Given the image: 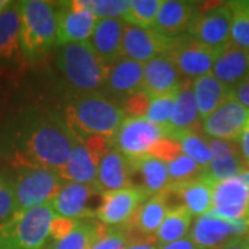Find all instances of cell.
<instances>
[{
	"mask_svg": "<svg viewBox=\"0 0 249 249\" xmlns=\"http://www.w3.org/2000/svg\"><path fill=\"white\" fill-rule=\"evenodd\" d=\"M75 142L64 119L46 111H31L22 116L14 133L13 165L60 172L70 160Z\"/></svg>",
	"mask_w": 249,
	"mask_h": 249,
	"instance_id": "6da1fadb",
	"label": "cell"
},
{
	"mask_svg": "<svg viewBox=\"0 0 249 249\" xmlns=\"http://www.w3.org/2000/svg\"><path fill=\"white\" fill-rule=\"evenodd\" d=\"M126 119L124 108L116 100L103 93H80L65 107L64 121L76 140L88 136H106L114 139Z\"/></svg>",
	"mask_w": 249,
	"mask_h": 249,
	"instance_id": "7a4b0ae2",
	"label": "cell"
},
{
	"mask_svg": "<svg viewBox=\"0 0 249 249\" xmlns=\"http://www.w3.org/2000/svg\"><path fill=\"white\" fill-rule=\"evenodd\" d=\"M21 50L29 61H36L57 45V4L27 0L21 1Z\"/></svg>",
	"mask_w": 249,
	"mask_h": 249,
	"instance_id": "3957f363",
	"label": "cell"
},
{
	"mask_svg": "<svg viewBox=\"0 0 249 249\" xmlns=\"http://www.w3.org/2000/svg\"><path fill=\"white\" fill-rule=\"evenodd\" d=\"M54 216L52 202L17 211L0 224V249H43Z\"/></svg>",
	"mask_w": 249,
	"mask_h": 249,
	"instance_id": "277c9868",
	"label": "cell"
},
{
	"mask_svg": "<svg viewBox=\"0 0 249 249\" xmlns=\"http://www.w3.org/2000/svg\"><path fill=\"white\" fill-rule=\"evenodd\" d=\"M57 64L67 82L80 93H93L104 88L108 68L89 42L61 46Z\"/></svg>",
	"mask_w": 249,
	"mask_h": 249,
	"instance_id": "5b68a950",
	"label": "cell"
},
{
	"mask_svg": "<svg viewBox=\"0 0 249 249\" xmlns=\"http://www.w3.org/2000/svg\"><path fill=\"white\" fill-rule=\"evenodd\" d=\"M9 180L14 190L17 211L52 202L65 183L58 170L31 165H13Z\"/></svg>",
	"mask_w": 249,
	"mask_h": 249,
	"instance_id": "8992f818",
	"label": "cell"
},
{
	"mask_svg": "<svg viewBox=\"0 0 249 249\" xmlns=\"http://www.w3.org/2000/svg\"><path fill=\"white\" fill-rule=\"evenodd\" d=\"M220 53L222 50L212 49L184 34L173 37V43L166 55L175 62L181 75L198 79L212 72Z\"/></svg>",
	"mask_w": 249,
	"mask_h": 249,
	"instance_id": "52a82bcc",
	"label": "cell"
},
{
	"mask_svg": "<svg viewBox=\"0 0 249 249\" xmlns=\"http://www.w3.org/2000/svg\"><path fill=\"white\" fill-rule=\"evenodd\" d=\"M232 11L230 1L219 3L205 11H198L188 28V35L216 50L229 45L231 34Z\"/></svg>",
	"mask_w": 249,
	"mask_h": 249,
	"instance_id": "ba28073f",
	"label": "cell"
},
{
	"mask_svg": "<svg viewBox=\"0 0 249 249\" xmlns=\"http://www.w3.org/2000/svg\"><path fill=\"white\" fill-rule=\"evenodd\" d=\"M165 129L148 122L145 118L126 116L112 139V147L127 158L147 155L152 145L165 137Z\"/></svg>",
	"mask_w": 249,
	"mask_h": 249,
	"instance_id": "9c48e42d",
	"label": "cell"
},
{
	"mask_svg": "<svg viewBox=\"0 0 249 249\" xmlns=\"http://www.w3.org/2000/svg\"><path fill=\"white\" fill-rule=\"evenodd\" d=\"M150 196H151L140 186L127 187L112 193H103L101 205L96 217L106 226L124 227Z\"/></svg>",
	"mask_w": 249,
	"mask_h": 249,
	"instance_id": "30bf717a",
	"label": "cell"
},
{
	"mask_svg": "<svg viewBox=\"0 0 249 249\" xmlns=\"http://www.w3.org/2000/svg\"><path fill=\"white\" fill-rule=\"evenodd\" d=\"M97 21L78 0L57 3V45L89 42Z\"/></svg>",
	"mask_w": 249,
	"mask_h": 249,
	"instance_id": "8fae6325",
	"label": "cell"
},
{
	"mask_svg": "<svg viewBox=\"0 0 249 249\" xmlns=\"http://www.w3.org/2000/svg\"><path fill=\"white\" fill-rule=\"evenodd\" d=\"M172 43L173 37L160 35L152 28H139L126 24L122 42V55L145 64L158 55L168 54Z\"/></svg>",
	"mask_w": 249,
	"mask_h": 249,
	"instance_id": "7c38bea8",
	"label": "cell"
},
{
	"mask_svg": "<svg viewBox=\"0 0 249 249\" xmlns=\"http://www.w3.org/2000/svg\"><path fill=\"white\" fill-rule=\"evenodd\" d=\"M248 121L249 108L231 98L205 119L202 132L211 139L237 142Z\"/></svg>",
	"mask_w": 249,
	"mask_h": 249,
	"instance_id": "4fadbf2b",
	"label": "cell"
},
{
	"mask_svg": "<svg viewBox=\"0 0 249 249\" xmlns=\"http://www.w3.org/2000/svg\"><path fill=\"white\" fill-rule=\"evenodd\" d=\"M98 194L101 196L97 187L80 184L75 181H65L58 194L52 201L54 213L73 220L96 217V211L91 209L90 201Z\"/></svg>",
	"mask_w": 249,
	"mask_h": 249,
	"instance_id": "5bb4252c",
	"label": "cell"
},
{
	"mask_svg": "<svg viewBox=\"0 0 249 249\" xmlns=\"http://www.w3.org/2000/svg\"><path fill=\"white\" fill-rule=\"evenodd\" d=\"M249 209V191L238 178L216 183L211 213L231 222L244 217Z\"/></svg>",
	"mask_w": 249,
	"mask_h": 249,
	"instance_id": "9a60e30c",
	"label": "cell"
},
{
	"mask_svg": "<svg viewBox=\"0 0 249 249\" xmlns=\"http://www.w3.org/2000/svg\"><path fill=\"white\" fill-rule=\"evenodd\" d=\"M126 22L122 18L98 19L94 32L89 39L90 47L103 64L109 68L122 55V42Z\"/></svg>",
	"mask_w": 249,
	"mask_h": 249,
	"instance_id": "2e32d148",
	"label": "cell"
},
{
	"mask_svg": "<svg viewBox=\"0 0 249 249\" xmlns=\"http://www.w3.org/2000/svg\"><path fill=\"white\" fill-rule=\"evenodd\" d=\"M184 80L175 62L166 54L158 55L144 64V83L142 89L151 97L165 96L181 88Z\"/></svg>",
	"mask_w": 249,
	"mask_h": 249,
	"instance_id": "e0dca14e",
	"label": "cell"
},
{
	"mask_svg": "<svg viewBox=\"0 0 249 249\" xmlns=\"http://www.w3.org/2000/svg\"><path fill=\"white\" fill-rule=\"evenodd\" d=\"M144 83V64L121 57L108 68L104 88L109 97H129L142 89Z\"/></svg>",
	"mask_w": 249,
	"mask_h": 249,
	"instance_id": "ac0fdd59",
	"label": "cell"
},
{
	"mask_svg": "<svg viewBox=\"0 0 249 249\" xmlns=\"http://www.w3.org/2000/svg\"><path fill=\"white\" fill-rule=\"evenodd\" d=\"M130 160L111 147L97 166V188L100 193H112L132 187Z\"/></svg>",
	"mask_w": 249,
	"mask_h": 249,
	"instance_id": "d6986e66",
	"label": "cell"
},
{
	"mask_svg": "<svg viewBox=\"0 0 249 249\" xmlns=\"http://www.w3.org/2000/svg\"><path fill=\"white\" fill-rule=\"evenodd\" d=\"M196 10L198 7L191 1L163 0L152 29L168 37L184 35L196 17Z\"/></svg>",
	"mask_w": 249,
	"mask_h": 249,
	"instance_id": "ffe728a7",
	"label": "cell"
},
{
	"mask_svg": "<svg viewBox=\"0 0 249 249\" xmlns=\"http://www.w3.org/2000/svg\"><path fill=\"white\" fill-rule=\"evenodd\" d=\"M216 183L205 173L201 176L186 181L183 184L168 186L166 193H175L181 196L184 206L193 216H202L211 212L213 204V190Z\"/></svg>",
	"mask_w": 249,
	"mask_h": 249,
	"instance_id": "44dd1931",
	"label": "cell"
},
{
	"mask_svg": "<svg viewBox=\"0 0 249 249\" xmlns=\"http://www.w3.org/2000/svg\"><path fill=\"white\" fill-rule=\"evenodd\" d=\"M211 73L231 89L238 86L249 79V52L230 42L217 57Z\"/></svg>",
	"mask_w": 249,
	"mask_h": 249,
	"instance_id": "7402d4cb",
	"label": "cell"
},
{
	"mask_svg": "<svg viewBox=\"0 0 249 249\" xmlns=\"http://www.w3.org/2000/svg\"><path fill=\"white\" fill-rule=\"evenodd\" d=\"M201 118L196 107V97H194V90H193V82L187 80L183 82L181 89L178 91L173 112L170 116L169 124L165 127L166 136H172L180 132H198L201 127Z\"/></svg>",
	"mask_w": 249,
	"mask_h": 249,
	"instance_id": "603a6c76",
	"label": "cell"
},
{
	"mask_svg": "<svg viewBox=\"0 0 249 249\" xmlns=\"http://www.w3.org/2000/svg\"><path fill=\"white\" fill-rule=\"evenodd\" d=\"M188 237L201 249H219L232 238L231 224L208 212L196 217Z\"/></svg>",
	"mask_w": 249,
	"mask_h": 249,
	"instance_id": "cb8c5ba5",
	"label": "cell"
},
{
	"mask_svg": "<svg viewBox=\"0 0 249 249\" xmlns=\"http://www.w3.org/2000/svg\"><path fill=\"white\" fill-rule=\"evenodd\" d=\"M168 193L163 191L160 194L150 196L144 204L139 208L132 220L124 226V229H132L142 237H151L158 231L165 216L168 213Z\"/></svg>",
	"mask_w": 249,
	"mask_h": 249,
	"instance_id": "d4e9b609",
	"label": "cell"
},
{
	"mask_svg": "<svg viewBox=\"0 0 249 249\" xmlns=\"http://www.w3.org/2000/svg\"><path fill=\"white\" fill-rule=\"evenodd\" d=\"M193 90H194V97H196L199 118L202 121H205L226 101L231 100V88L223 85L212 73H208L198 79H194Z\"/></svg>",
	"mask_w": 249,
	"mask_h": 249,
	"instance_id": "484cf974",
	"label": "cell"
},
{
	"mask_svg": "<svg viewBox=\"0 0 249 249\" xmlns=\"http://www.w3.org/2000/svg\"><path fill=\"white\" fill-rule=\"evenodd\" d=\"M132 173L137 172L142 176V187L150 194L155 196L163 193L169 186V170L168 163L163 160L152 157L150 154L137 157V158H129Z\"/></svg>",
	"mask_w": 249,
	"mask_h": 249,
	"instance_id": "4316f807",
	"label": "cell"
},
{
	"mask_svg": "<svg viewBox=\"0 0 249 249\" xmlns=\"http://www.w3.org/2000/svg\"><path fill=\"white\" fill-rule=\"evenodd\" d=\"M21 1H10L0 13V58H13L21 50Z\"/></svg>",
	"mask_w": 249,
	"mask_h": 249,
	"instance_id": "83f0119b",
	"label": "cell"
},
{
	"mask_svg": "<svg viewBox=\"0 0 249 249\" xmlns=\"http://www.w3.org/2000/svg\"><path fill=\"white\" fill-rule=\"evenodd\" d=\"M60 175L65 181L97 187V165L90 157L86 147L78 140L73 144L71 157L67 165L60 170Z\"/></svg>",
	"mask_w": 249,
	"mask_h": 249,
	"instance_id": "f1b7e54d",
	"label": "cell"
},
{
	"mask_svg": "<svg viewBox=\"0 0 249 249\" xmlns=\"http://www.w3.org/2000/svg\"><path fill=\"white\" fill-rule=\"evenodd\" d=\"M107 227L93 222L78 220L73 231L60 241L49 240L43 249H91Z\"/></svg>",
	"mask_w": 249,
	"mask_h": 249,
	"instance_id": "f546056e",
	"label": "cell"
},
{
	"mask_svg": "<svg viewBox=\"0 0 249 249\" xmlns=\"http://www.w3.org/2000/svg\"><path fill=\"white\" fill-rule=\"evenodd\" d=\"M191 223H193V214L188 212L184 205L170 208L155 234L157 242L160 245H163L186 238V235L190 234L191 230Z\"/></svg>",
	"mask_w": 249,
	"mask_h": 249,
	"instance_id": "4dcf8cb0",
	"label": "cell"
},
{
	"mask_svg": "<svg viewBox=\"0 0 249 249\" xmlns=\"http://www.w3.org/2000/svg\"><path fill=\"white\" fill-rule=\"evenodd\" d=\"M168 137L178 140L181 145L183 154L190 157L193 160H196L204 170L211 165V162L213 160L211 148L208 145L206 139L198 132H193V130L180 132V133H175L172 136H168Z\"/></svg>",
	"mask_w": 249,
	"mask_h": 249,
	"instance_id": "1f68e13d",
	"label": "cell"
},
{
	"mask_svg": "<svg viewBox=\"0 0 249 249\" xmlns=\"http://www.w3.org/2000/svg\"><path fill=\"white\" fill-rule=\"evenodd\" d=\"M163 0H133L122 17L127 25L152 28Z\"/></svg>",
	"mask_w": 249,
	"mask_h": 249,
	"instance_id": "d6a6232c",
	"label": "cell"
},
{
	"mask_svg": "<svg viewBox=\"0 0 249 249\" xmlns=\"http://www.w3.org/2000/svg\"><path fill=\"white\" fill-rule=\"evenodd\" d=\"M232 11L231 43L249 52V0L230 1Z\"/></svg>",
	"mask_w": 249,
	"mask_h": 249,
	"instance_id": "836d02e7",
	"label": "cell"
},
{
	"mask_svg": "<svg viewBox=\"0 0 249 249\" xmlns=\"http://www.w3.org/2000/svg\"><path fill=\"white\" fill-rule=\"evenodd\" d=\"M245 169H248V166L242 158V154H237L212 160L211 165L204 170V173L208 178H212L214 183H220L229 178H238L241 172Z\"/></svg>",
	"mask_w": 249,
	"mask_h": 249,
	"instance_id": "e575fe53",
	"label": "cell"
},
{
	"mask_svg": "<svg viewBox=\"0 0 249 249\" xmlns=\"http://www.w3.org/2000/svg\"><path fill=\"white\" fill-rule=\"evenodd\" d=\"M78 3L97 19L122 18L130 6V0H78Z\"/></svg>",
	"mask_w": 249,
	"mask_h": 249,
	"instance_id": "d590c367",
	"label": "cell"
},
{
	"mask_svg": "<svg viewBox=\"0 0 249 249\" xmlns=\"http://www.w3.org/2000/svg\"><path fill=\"white\" fill-rule=\"evenodd\" d=\"M168 170H169V186L183 184L204 173V169L196 160H193L184 154H181L176 160L168 162Z\"/></svg>",
	"mask_w": 249,
	"mask_h": 249,
	"instance_id": "8d00e7d4",
	"label": "cell"
},
{
	"mask_svg": "<svg viewBox=\"0 0 249 249\" xmlns=\"http://www.w3.org/2000/svg\"><path fill=\"white\" fill-rule=\"evenodd\" d=\"M178 91L180 90L169 93V94H165V96L152 97L148 112L145 115V119L148 122L165 129L169 124L170 116H172V112H173V106H175V101H176Z\"/></svg>",
	"mask_w": 249,
	"mask_h": 249,
	"instance_id": "74e56055",
	"label": "cell"
},
{
	"mask_svg": "<svg viewBox=\"0 0 249 249\" xmlns=\"http://www.w3.org/2000/svg\"><path fill=\"white\" fill-rule=\"evenodd\" d=\"M134 244L129 234L122 229H109L104 232L93 245L91 249H126L129 245Z\"/></svg>",
	"mask_w": 249,
	"mask_h": 249,
	"instance_id": "f35d334b",
	"label": "cell"
},
{
	"mask_svg": "<svg viewBox=\"0 0 249 249\" xmlns=\"http://www.w3.org/2000/svg\"><path fill=\"white\" fill-rule=\"evenodd\" d=\"M152 97L144 89L136 91L126 97L124 103V111L129 118H145Z\"/></svg>",
	"mask_w": 249,
	"mask_h": 249,
	"instance_id": "ab89813d",
	"label": "cell"
},
{
	"mask_svg": "<svg viewBox=\"0 0 249 249\" xmlns=\"http://www.w3.org/2000/svg\"><path fill=\"white\" fill-rule=\"evenodd\" d=\"M17 212L14 190L6 176L0 175V224Z\"/></svg>",
	"mask_w": 249,
	"mask_h": 249,
	"instance_id": "60d3db41",
	"label": "cell"
},
{
	"mask_svg": "<svg viewBox=\"0 0 249 249\" xmlns=\"http://www.w3.org/2000/svg\"><path fill=\"white\" fill-rule=\"evenodd\" d=\"M181 154H183V151H181L180 142L175 139H172V137H168V136L162 137L160 140L155 142L152 145L151 151H150V155L163 160L166 163L170 160H176Z\"/></svg>",
	"mask_w": 249,
	"mask_h": 249,
	"instance_id": "b9f144b4",
	"label": "cell"
},
{
	"mask_svg": "<svg viewBox=\"0 0 249 249\" xmlns=\"http://www.w3.org/2000/svg\"><path fill=\"white\" fill-rule=\"evenodd\" d=\"M80 142L86 147L90 157L93 158L94 163L97 166L98 163H100V160H103V157L112 147V139H108L106 136H88L83 140H80Z\"/></svg>",
	"mask_w": 249,
	"mask_h": 249,
	"instance_id": "7bdbcfd3",
	"label": "cell"
},
{
	"mask_svg": "<svg viewBox=\"0 0 249 249\" xmlns=\"http://www.w3.org/2000/svg\"><path fill=\"white\" fill-rule=\"evenodd\" d=\"M78 220L73 219H68V217H62V216H54L52 226H50V237L49 240L60 241L65 237H68L73 229L76 227Z\"/></svg>",
	"mask_w": 249,
	"mask_h": 249,
	"instance_id": "ee69618b",
	"label": "cell"
},
{
	"mask_svg": "<svg viewBox=\"0 0 249 249\" xmlns=\"http://www.w3.org/2000/svg\"><path fill=\"white\" fill-rule=\"evenodd\" d=\"M206 142H208V145H209V148H211V152H212L213 160L241 154V150L238 148V142H226V140L211 139V137H208Z\"/></svg>",
	"mask_w": 249,
	"mask_h": 249,
	"instance_id": "f6af8a7d",
	"label": "cell"
},
{
	"mask_svg": "<svg viewBox=\"0 0 249 249\" xmlns=\"http://www.w3.org/2000/svg\"><path fill=\"white\" fill-rule=\"evenodd\" d=\"M231 98L238 101L244 107L249 108V79L240 83L238 86L232 88Z\"/></svg>",
	"mask_w": 249,
	"mask_h": 249,
	"instance_id": "bcb514c9",
	"label": "cell"
},
{
	"mask_svg": "<svg viewBox=\"0 0 249 249\" xmlns=\"http://www.w3.org/2000/svg\"><path fill=\"white\" fill-rule=\"evenodd\" d=\"M157 249H201L194 241L190 237L181 238V240L175 241V242H169V244H163V245H158Z\"/></svg>",
	"mask_w": 249,
	"mask_h": 249,
	"instance_id": "7dc6e473",
	"label": "cell"
},
{
	"mask_svg": "<svg viewBox=\"0 0 249 249\" xmlns=\"http://www.w3.org/2000/svg\"><path fill=\"white\" fill-rule=\"evenodd\" d=\"M238 144H240L241 154H242V158L245 160L247 166L249 168V121L247 126L244 127L242 133H241L240 139H238Z\"/></svg>",
	"mask_w": 249,
	"mask_h": 249,
	"instance_id": "c3c4849f",
	"label": "cell"
},
{
	"mask_svg": "<svg viewBox=\"0 0 249 249\" xmlns=\"http://www.w3.org/2000/svg\"><path fill=\"white\" fill-rule=\"evenodd\" d=\"M219 249H248L247 248V242H245V237H235L229 240L222 248Z\"/></svg>",
	"mask_w": 249,
	"mask_h": 249,
	"instance_id": "681fc988",
	"label": "cell"
},
{
	"mask_svg": "<svg viewBox=\"0 0 249 249\" xmlns=\"http://www.w3.org/2000/svg\"><path fill=\"white\" fill-rule=\"evenodd\" d=\"M126 249H157V245L151 241H142V242H136L129 245Z\"/></svg>",
	"mask_w": 249,
	"mask_h": 249,
	"instance_id": "f907efd6",
	"label": "cell"
},
{
	"mask_svg": "<svg viewBox=\"0 0 249 249\" xmlns=\"http://www.w3.org/2000/svg\"><path fill=\"white\" fill-rule=\"evenodd\" d=\"M238 178H240L241 181L247 186V188H248V191H249V168L248 169L242 170V172L240 173V176H238Z\"/></svg>",
	"mask_w": 249,
	"mask_h": 249,
	"instance_id": "816d5d0a",
	"label": "cell"
},
{
	"mask_svg": "<svg viewBox=\"0 0 249 249\" xmlns=\"http://www.w3.org/2000/svg\"><path fill=\"white\" fill-rule=\"evenodd\" d=\"M10 4V1H7V0H0V13L3 11V10L6 9L7 6Z\"/></svg>",
	"mask_w": 249,
	"mask_h": 249,
	"instance_id": "f5cc1de1",
	"label": "cell"
},
{
	"mask_svg": "<svg viewBox=\"0 0 249 249\" xmlns=\"http://www.w3.org/2000/svg\"><path fill=\"white\" fill-rule=\"evenodd\" d=\"M245 242H247V248L249 249V234H247V235H245Z\"/></svg>",
	"mask_w": 249,
	"mask_h": 249,
	"instance_id": "db71d44e",
	"label": "cell"
},
{
	"mask_svg": "<svg viewBox=\"0 0 249 249\" xmlns=\"http://www.w3.org/2000/svg\"><path fill=\"white\" fill-rule=\"evenodd\" d=\"M245 216H248V219H249V209H248V213L245 214Z\"/></svg>",
	"mask_w": 249,
	"mask_h": 249,
	"instance_id": "11a10c76",
	"label": "cell"
}]
</instances>
